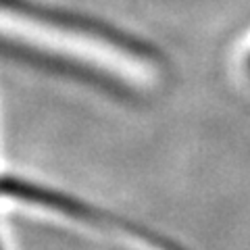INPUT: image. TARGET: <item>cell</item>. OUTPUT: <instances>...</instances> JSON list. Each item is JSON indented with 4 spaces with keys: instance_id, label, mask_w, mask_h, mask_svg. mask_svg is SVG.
<instances>
[{
    "instance_id": "6da1fadb",
    "label": "cell",
    "mask_w": 250,
    "mask_h": 250,
    "mask_svg": "<svg viewBox=\"0 0 250 250\" xmlns=\"http://www.w3.org/2000/svg\"><path fill=\"white\" fill-rule=\"evenodd\" d=\"M0 196L29 202V205L67 215L69 219L82 221L85 225H90V228L117 231V236L125 238L127 242H136L142 250H188L159 231H152L144 228V225H138L136 221H129V219L108 213V210L100 207H94L90 202H83L80 198L71 196V194L52 190V188H44L40 184L23 182V179H17V177H4L0 179Z\"/></svg>"
}]
</instances>
